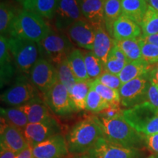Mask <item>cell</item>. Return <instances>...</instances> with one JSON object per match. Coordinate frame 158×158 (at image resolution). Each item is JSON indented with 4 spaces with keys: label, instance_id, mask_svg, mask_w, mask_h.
Wrapping results in <instances>:
<instances>
[{
    "label": "cell",
    "instance_id": "6da1fadb",
    "mask_svg": "<svg viewBox=\"0 0 158 158\" xmlns=\"http://www.w3.org/2000/svg\"><path fill=\"white\" fill-rule=\"evenodd\" d=\"M101 137H104V133L100 118L95 116H89L75 124L67 135L69 153H86Z\"/></svg>",
    "mask_w": 158,
    "mask_h": 158
},
{
    "label": "cell",
    "instance_id": "7a4b0ae2",
    "mask_svg": "<svg viewBox=\"0 0 158 158\" xmlns=\"http://www.w3.org/2000/svg\"><path fill=\"white\" fill-rule=\"evenodd\" d=\"M99 118L102 124L104 137L109 141L122 147L136 149L147 147L146 136L132 127L124 119L122 114L114 118Z\"/></svg>",
    "mask_w": 158,
    "mask_h": 158
},
{
    "label": "cell",
    "instance_id": "3957f363",
    "mask_svg": "<svg viewBox=\"0 0 158 158\" xmlns=\"http://www.w3.org/2000/svg\"><path fill=\"white\" fill-rule=\"evenodd\" d=\"M50 31L48 25L42 17L34 12L23 10L13 19L9 33L11 37L39 43Z\"/></svg>",
    "mask_w": 158,
    "mask_h": 158
},
{
    "label": "cell",
    "instance_id": "277c9868",
    "mask_svg": "<svg viewBox=\"0 0 158 158\" xmlns=\"http://www.w3.org/2000/svg\"><path fill=\"white\" fill-rule=\"evenodd\" d=\"M122 115L126 122L142 135L158 133V109L148 101L123 110Z\"/></svg>",
    "mask_w": 158,
    "mask_h": 158
},
{
    "label": "cell",
    "instance_id": "5b68a950",
    "mask_svg": "<svg viewBox=\"0 0 158 158\" xmlns=\"http://www.w3.org/2000/svg\"><path fill=\"white\" fill-rule=\"evenodd\" d=\"M8 44L16 68L23 73L29 75L32 67L40 58L38 43L10 37L8 39Z\"/></svg>",
    "mask_w": 158,
    "mask_h": 158
},
{
    "label": "cell",
    "instance_id": "8992f818",
    "mask_svg": "<svg viewBox=\"0 0 158 158\" xmlns=\"http://www.w3.org/2000/svg\"><path fill=\"white\" fill-rule=\"evenodd\" d=\"M38 45L42 58L47 59L56 68L68 59L73 49L71 40L66 35L52 31L38 43Z\"/></svg>",
    "mask_w": 158,
    "mask_h": 158
},
{
    "label": "cell",
    "instance_id": "52a82bcc",
    "mask_svg": "<svg viewBox=\"0 0 158 158\" xmlns=\"http://www.w3.org/2000/svg\"><path fill=\"white\" fill-rule=\"evenodd\" d=\"M150 84L149 75L147 74L122 84L118 89L120 103L129 108L147 101Z\"/></svg>",
    "mask_w": 158,
    "mask_h": 158
},
{
    "label": "cell",
    "instance_id": "ba28073f",
    "mask_svg": "<svg viewBox=\"0 0 158 158\" xmlns=\"http://www.w3.org/2000/svg\"><path fill=\"white\" fill-rule=\"evenodd\" d=\"M43 94L45 103L56 115L67 116L76 111L68 89L58 80Z\"/></svg>",
    "mask_w": 158,
    "mask_h": 158
},
{
    "label": "cell",
    "instance_id": "9c48e42d",
    "mask_svg": "<svg viewBox=\"0 0 158 158\" xmlns=\"http://www.w3.org/2000/svg\"><path fill=\"white\" fill-rule=\"evenodd\" d=\"M89 158H141L140 149L124 147L101 137L86 153Z\"/></svg>",
    "mask_w": 158,
    "mask_h": 158
},
{
    "label": "cell",
    "instance_id": "30bf717a",
    "mask_svg": "<svg viewBox=\"0 0 158 158\" xmlns=\"http://www.w3.org/2000/svg\"><path fill=\"white\" fill-rule=\"evenodd\" d=\"M36 89L32 84L21 77L2 94L1 100L9 106L19 107L38 98Z\"/></svg>",
    "mask_w": 158,
    "mask_h": 158
},
{
    "label": "cell",
    "instance_id": "8fae6325",
    "mask_svg": "<svg viewBox=\"0 0 158 158\" xmlns=\"http://www.w3.org/2000/svg\"><path fill=\"white\" fill-rule=\"evenodd\" d=\"M29 76L31 84L43 94L58 80L56 67L42 57L32 67Z\"/></svg>",
    "mask_w": 158,
    "mask_h": 158
},
{
    "label": "cell",
    "instance_id": "7c38bea8",
    "mask_svg": "<svg viewBox=\"0 0 158 158\" xmlns=\"http://www.w3.org/2000/svg\"><path fill=\"white\" fill-rule=\"evenodd\" d=\"M54 17L59 30L68 29L76 21L85 19L78 0H58Z\"/></svg>",
    "mask_w": 158,
    "mask_h": 158
},
{
    "label": "cell",
    "instance_id": "4fadbf2b",
    "mask_svg": "<svg viewBox=\"0 0 158 158\" xmlns=\"http://www.w3.org/2000/svg\"><path fill=\"white\" fill-rule=\"evenodd\" d=\"M68 153L66 138L59 133L32 148L34 158H62Z\"/></svg>",
    "mask_w": 158,
    "mask_h": 158
},
{
    "label": "cell",
    "instance_id": "5bb4252c",
    "mask_svg": "<svg viewBox=\"0 0 158 158\" xmlns=\"http://www.w3.org/2000/svg\"><path fill=\"white\" fill-rule=\"evenodd\" d=\"M59 127L54 118L50 121L40 123H29L23 130L24 135L29 147H34L51 136L59 133Z\"/></svg>",
    "mask_w": 158,
    "mask_h": 158
},
{
    "label": "cell",
    "instance_id": "9a60e30c",
    "mask_svg": "<svg viewBox=\"0 0 158 158\" xmlns=\"http://www.w3.org/2000/svg\"><path fill=\"white\" fill-rule=\"evenodd\" d=\"M0 140V147L17 154L29 147L23 131L10 125L2 117H1Z\"/></svg>",
    "mask_w": 158,
    "mask_h": 158
},
{
    "label": "cell",
    "instance_id": "2e32d148",
    "mask_svg": "<svg viewBox=\"0 0 158 158\" xmlns=\"http://www.w3.org/2000/svg\"><path fill=\"white\" fill-rule=\"evenodd\" d=\"M71 42L81 48L92 51L95 38V29L86 19L77 21L68 29Z\"/></svg>",
    "mask_w": 158,
    "mask_h": 158
},
{
    "label": "cell",
    "instance_id": "e0dca14e",
    "mask_svg": "<svg viewBox=\"0 0 158 158\" xmlns=\"http://www.w3.org/2000/svg\"><path fill=\"white\" fill-rule=\"evenodd\" d=\"M141 29L137 23L121 15L114 23L110 36L116 41L137 40L141 37Z\"/></svg>",
    "mask_w": 158,
    "mask_h": 158
},
{
    "label": "cell",
    "instance_id": "ac0fdd59",
    "mask_svg": "<svg viewBox=\"0 0 158 158\" xmlns=\"http://www.w3.org/2000/svg\"><path fill=\"white\" fill-rule=\"evenodd\" d=\"M105 1L106 0H78L83 16L94 28L105 25Z\"/></svg>",
    "mask_w": 158,
    "mask_h": 158
},
{
    "label": "cell",
    "instance_id": "d6986e66",
    "mask_svg": "<svg viewBox=\"0 0 158 158\" xmlns=\"http://www.w3.org/2000/svg\"><path fill=\"white\" fill-rule=\"evenodd\" d=\"M94 29L95 38L92 51L103 62L104 64H106L108 54L112 48L116 45V40L109 35L105 25L97 27Z\"/></svg>",
    "mask_w": 158,
    "mask_h": 158
},
{
    "label": "cell",
    "instance_id": "ffe728a7",
    "mask_svg": "<svg viewBox=\"0 0 158 158\" xmlns=\"http://www.w3.org/2000/svg\"><path fill=\"white\" fill-rule=\"evenodd\" d=\"M19 108L27 115L29 123L45 122L54 118L49 112L47 105L39 98L28 103L19 106Z\"/></svg>",
    "mask_w": 158,
    "mask_h": 158
},
{
    "label": "cell",
    "instance_id": "44dd1931",
    "mask_svg": "<svg viewBox=\"0 0 158 158\" xmlns=\"http://www.w3.org/2000/svg\"><path fill=\"white\" fill-rule=\"evenodd\" d=\"M0 79L1 86L9 82L14 74L12 65L10 51L9 49L8 39L4 35L0 37Z\"/></svg>",
    "mask_w": 158,
    "mask_h": 158
},
{
    "label": "cell",
    "instance_id": "7402d4cb",
    "mask_svg": "<svg viewBox=\"0 0 158 158\" xmlns=\"http://www.w3.org/2000/svg\"><path fill=\"white\" fill-rule=\"evenodd\" d=\"M122 15L141 24L148 5L147 0H122Z\"/></svg>",
    "mask_w": 158,
    "mask_h": 158
},
{
    "label": "cell",
    "instance_id": "603a6c76",
    "mask_svg": "<svg viewBox=\"0 0 158 158\" xmlns=\"http://www.w3.org/2000/svg\"><path fill=\"white\" fill-rule=\"evenodd\" d=\"M152 65L144 62L143 60L130 62L124 66L118 76L121 81L122 84H123L144 75L149 74Z\"/></svg>",
    "mask_w": 158,
    "mask_h": 158
},
{
    "label": "cell",
    "instance_id": "cb8c5ba5",
    "mask_svg": "<svg viewBox=\"0 0 158 158\" xmlns=\"http://www.w3.org/2000/svg\"><path fill=\"white\" fill-rule=\"evenodd\" d=\"M71 70L77 81H88L90 80L86 71L84 54L78 48L73 49L68 57Z\"/></svg>",
    "mask_w": 158,
    "mask_h": 158
},
{
    "label": "cell",
    "instance_id": "d4e9b609",
    "mask_svg": "<svg viewBox=\"0 0 158 158\" xmlns=\"http://www.w3.org/2000/svg\"><path fill=\"white\" fill-rule=\"evenodd\" d=\"M91 81H77L69 91L71 101L76 111L86 110V99L91 89Z\"/></svg>",
    "mask_w": 158,
    "mask_h": 158
},
{
    "label": "cell",
    "instance_id": "484cf974",
    "mask_svg": "<svg viewBox=\"0 0 158 158\" xmlns=\"http://www.w3.org/2000/svg\"><path fill=\"white\" fill-rule=\"evenodd\" d=\"M129 62L121 49L116 45L110 50L108 54L107 62L105 64V70L116 76L122 72L126 64Z\"/></svg>",
    "mask_w": 158,
    "mask_h": 158
},
{
    "label": "cell",
    "instance_id": "4316f807",
    "mask_svg": "<svg viewBox=\"0 0 158 158\" xmlns=\"http://www.w3.org/2000/svg\"><path fill=\"white\" fill-rule=\"evenodd\" d=\"M1 117L10 125L16 127L21 131H23L29 124L27 115L19 107L2 108Z\"/></svg>",
    "mask_w": 158,
    "mask_h": 158
},
{
    "label": "cell",
    "instance_id": "83f0119b",
    "mask_svg": "<svg viewBox=\"0 0 158 158\" xmlns=\"http://www.w3.org/2000/svg\"><path fill=\"white\" fill-rule=\"evenodd\" d=\"M122 2L120 0H106L104 5L105 27L111 35L114 23L122 15Z\"/></svg>",
    "mask_w": 158,
    "mask_h": 158
},
{
    "label": "cell",
    "instance_id": "f1b7e54d",
    "mask_svg": "<svg viewBox=\"0 0 158 158\" xmlns=\"http://www.w3.org/2000/svg\"><path fill=\"white\" fill-rule=\"evenodd\" d=\"M116 45L124 53V56L129 62L143 60L141 56V45L138 39L116 41Z\"/></svg>",
    "mask_w": 158,
    "mask_h": 158
},
{
    "label": "cell",
    "instance_id": "f546056e",
    "mask_svg": "<svg viewBox=\"0 0 158 158\" xmlns=\"http://www.w3.org/2000/svg\"><path fill=\"white\" fill-rule=\"evenodd\" d=\"M140 27L141 29L142 35H152L158 34V11L151 6L148 8L142 20Z\"/></svg>",
    "mask_w": 158,
    "mask_h": 158
},
{
    "label": "cell",
    "instance_id": "4dcf8cb0",
    "mask_svg": "<svg viewBox=\"0 0 158 158\" xmlns=\"http://www.w3.org/2000/svg\"><path fill=\"white\" fill-rule=\"evenodd\" d=\"M84 60L86 71L90 80H95L105 71L103 62L92 51L85 53Z\"/></svg>",
    "mask_w": 158,
    "mask_h": 158
},
{
    "label": "cell",
    "instance_id": "1f68e13d",
    "mask_svg": "<svg viewBox=\"0 0 158 158\" xmlns=\"http://www.w3.org/2000/svg\"><path fill=\"white\" fill-rule=\"evenodd\" d=\"M91 88L100 94L106 101L111 105H117L120 103V96L118 89H114L105 86L98 80L91 81Z\"/></svg>",
    "mask_w": 158,
    "mask_h": 158
},
{
    "label": "cell",
    "instance_id": "d6a6232c",
    "mask_svg": "<svg viewBox=\"0 0 158 158\" xmlns=\"http://www.w3.org/2000/svg\"><path fill=\"white\" fill-rule=\"evenodd\" d=\"M56 68L58 81L68 89L69 92L77 82V81L73 73L72 70H71L68 59L63 61Z\"/></svg>",
    "mask_w": 158,
    "mask_h": 158
},
{
    "label": "cell",
    "instance_id": "836d02e7",
    "mask_svg": "<svg viewBox=\"0 0 158 158\" xmlns=\"http://www.w3.org/2000/svg\"><path fill=\"white\" fill-rule=\"evenodd\" d=\"M111 106L104 100L98 92L91 88L86 99V110L93 113L99 114Z\"/></svg>",
    "mask_w": 158,
    "mask_h": 158
},
{
    "label": "cell",
    "instance_id": "e575fe53",
    "mask_svg": "<svg viewBox=\"0 0 158 158\" xmlns=\"http://www.w3.org/2000/svg\"><path fill=\"white\" fill-rule=\"evenodd\" d=\"M58 0H37L32 12L47 19L54 17Z\"/></svg>",
    "mask_w": 158,
    "mask_h": 158
},
{
    "label": "cell",
    "instance_id": "d590c367",
    "mask_svg": "<svg viewBox=\"0 0 158 158\" xmlns=\"http://www.w3.org/2000/svg\"><path fill=\"white\" fill-rule=\"evenodd\" d=\"M139 40L141 45L142 59L149 64H155L158 62V47L156 45Z\"/></svg>",
    "mask_w": 158,
    "mask_h": 158
},
{
    "label": "cell",
    "instance_id": "8d00e7d4",
    "mask_svg": "<svg viewBox=\"0 0 158 158\" xmlns=\"http://www.w3.org/2000/svg\"><path fill=\"white\" fill-rule=\"evenodd\" d=\"M15 14L6 4L2 2L0 6V32L1 35L5 36L9 32L10 24L15 18Z\"/></svg>",
    "mask_w": 158,
    "mask_h": 158
},
{
    "label": "cell",
    "instance_id": "74e56055",
    "mask_svg": "<svg viewBox=\"0 0 158 158\" xmlns=\"http://www.w3.org/2000/svg\"><path fill=\"white\" fill-rule=\"evenodd\" d=\"M96 80H98L99 82L105 86L114 89H118L122 86V82L118 76L110 73L106 70Z\"/></svg>",
    "mask_w": 158,
    "mask_h": 158
},
{
    "label": "cell",
    "instance_id": "f35d334b",
    "mask_svg": "<svg viewBox=\"0 0 158 158\" xmlns=\"http://www.w3.org/2000/svg\"><path fill=\"white\" fill-rule=\"evenodd\" d=\"M147 101L158 109V88L152 83L147 92Z\"/></svg>",
    "mask_w": 158,
    "mask_h": 158
},
{
    "label": "cell",
    "instance_id": "ab89813d",
    "mask_svg": "<svg viewBox=\"0 0 158 158\" xmlns=\"http://www.w3.org/2000/svg\"><path fill=\"white\" fill-rule=\"evenodd\" d=\"M147 147L154 152L158 154V133L146 136Z\"/></svg>",
    "mask_w": 158,
    "mask_h": 158
},
{
    "label": "cell",
    "instance_id": "60d3db41",
    "mask_svg": "<svg viewBox=\"0 0 158 158\" xmlns=\"http://www.w3.org/2000/svg\"><path fill=\"white\" fill-rule=\"evenodd\" d=\"M149 75L150 81L158 88V62L152 65Z\"/></svg>",
    "mask_w": 158,
    "mask_h": 158
},
{
    "label": "cell",
    "instance_id": "b9f144b4",
    "mask_svg": "<svg viewBox=\"0 0 158 158\" xmlns=\"http://www.w3.org/2000/svg\"><path fill=\"white\" fill-rule=\"evenodd\" d=\"M15 158H34L32 155V147L29 146L18 154Z\"/></svg>",
    "mask_w": 158,
    "mask_h": 158
},
{
    "label": "cell",
    "instance_id": "7bdbcfd3",
    "mask_svg": "<svg viewBox=\"0 0 158 158\" xmlns=\"http://www.w3.org/2000/svg\"><path fill=\"white\" fill-rule=\"evenodd\" d=\"M140 39H141L142 40L145 41V42L151 43V44H153L158 47V34L152 35H147V36L141 35V37H140Z\"/></svg>",
    "mask_w": 158,
    "mask_h": 158
},
{
    "label": "cell",
    "instance_id": "ee69618b",
    "mask_svg": "<svg viewBox=\"0 0 158 158\" xmlns=\"http://www.w3.org/2000/svg\"><path fill=\"white\" fill-rule=\"evenodd\" d=\"M36 1L37 0H19V2L23 5L24 10L29 11H32Z\"/></svg>",
    "mask_w": 158,
    "mask_h": 158
},
{
    "label": "cell",
    "instance_id": "f6af8a7d",
    "mask_svg": "<svg viewBox=\"0 0 158 158\" xmlns=\"http://www.w3.org/2000/svg\"><path fill=\"white\" fill-rule=\"evenodd\" d=\"M18 155L17 153L10 151V150L5 149L4 148H1L0 152V158H15Z\"/></svg>",
    "mask_w": 158,
    "mask_h": 158
},
{
    "label": "cell",
    "instance_id": "bcb514c9",
    "mask_svg": "<svg viewBox=\"0 0 158 158\" xmlns=\"http://www.w3.org/2000/svg\"><path fill=\"white\" fill-rule=\"evenodd\" d=\"M148 5L158 11V0H147Z\"/></svg>",
    "mask_w": 158,
    "mask_h": 158
},
{
    "label": "cell",
    "instance_id": "7dc6e473",
    "mask_svg": "<svg viewBox=\"0 0 158 158\" xmlns=\"http://www.w3.org/2000/svg\"><path fill=\"white\" fill-rule=\"evenodd\" d=\"M73 158H89V157H87L86 155H85V156H81V157H73Z\"/></svg>",
    "mask_w": 158,
    "mask_h": 158
},
{
    "label": "cell",
    "instance_id": "c3c4849f",
    "mask_svg": "<svg viewBox=\"0 0 158 158\" xmlns=\"http://www.w3.org/2000/svg\"><path fill=\"white\" fill-rule=\"evenodd\" d=\"M147 158H157V157H155V156H154V155H151V156H149V157H147Z\"/></svg>",
    "mask_w": 158,
    "mask_h": 158
},
{
    "label": "cell",
    "instance_id": "681fc988",
    "mask_svg": "<svg viewBox=\"0 0 158 158\" xmlns=\"http://www.w3.org/2000/svg\"><path fill=\"white\" fill-rule=\"evenodd\" d=\"M120 1H122V0H120Z\"/></svg>",
    "mask_w": 158,
    "mask_h": 158
},
{
    "label": "cell",
    "instance_id": "f907efd6",
    "mask_svg": "<svg viewBox=\"0 0 158 158\" xmlns=\"http://www.w3.org/2000/svg\"><path fill=\"white\" fill-rule=\"evenodd\" d=\"M157 158H158V157H157Z\"/></svg>",
    "mask_w": 158,
    "mask_h": 158
}]
</instances>
